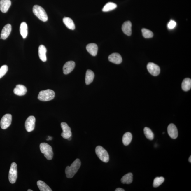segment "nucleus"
<instances>
[{"mask_svg":"<svg viewBox=\"0 0 191 191\" xmlns=\"http://www.w3.org/2000/svg\"><path fill=\"white\" fill-rule=\"evenodd\" d=\"M81 165V162L80 159H76L70 167L68 166L66 167L65 170L66 177L68 178H72L78 172Z\"/></svg>","mask_w":191,"mask_h":191,"instance_id":"f257e3e1","label":"nucleus"},{"mask_svg":"<svg viewBox=\"0 0 191 191\" xmlns=\"http://www.w3.org/2000/svg\"><path fill=\"white\" fill-rule=\"evenodd\" d=\"M55 96V93L50 89L41 91L38 94V98L42 101H48L52 100Z\"/></svg>","mask_w":191,"mask_h":191,"instance_id":"f03ea898","label":"nucleus"},{"mask_svg":"<svg viewBox=\"0 0 191 191\" xmlns=\"http://www.w3.org/2000/svg\"><path fill=\"white\" fill-rule=\"evenodd\" d=\"M33 12L38 19L43 22L48 21V17L45 10L38 5H35L33 7Z\"/></svg>","mask_w":191,"mask_h":191,"instance_id":"7ed1b4c3","label":"nucleus"},{"mask_svg":"<svg viewBox=\"0 0 191 191\" xmlns=\"http://www.w3.org/2000/svg\"><path fill=\"white\" fill-rule=\"evenodd\" d=\"M41 152L44 154V156L48 160L52 159L53 153L52 148L50 145L45 143H42L40 145Z\"/></svg>","mask_w":191,"mask_h":191,"instance_id":"20e7f679","label":"nucleus"},{"mask_svg":"<svg viewBox=\"0 0 191 191\" xmlns=\"http://www.w3.org/2000/svg\"><path fill=\"white\" fill-rule=\"evenodd\" d=\"M95 152L96 155L103 162L107 163L109 160V155L106 150L101 146L96 147Z\"/></svg>","mask_w":191,"mask_h":191,"instance_id":"39448f33","label":"nucleus"},{"mask_svg":"<svg viewBox=\"0 0 191 191\" xmlns=\"http://www.w3.org/2000/svg\"><path fill=\"white\" fill-rule=\"evenodd\" d=\"M17 178V164L15 162H13L11 164L10 169L9 179V182L11 184H14L16 182Z\"/></svg>","mask_w":191,"mask_h":191,"instance_id":"423d86ee","label":"nucleus"},{"mask_svg":"<svg viewBox=\"0 0 191 191\" xmlns=\"http://www.w3.org/2000/svg\"><path fill=\"white\" fill-rule=\"evenodd\" d=\"M12 122V115L10 114H6L3 116L1 121V128L6 129L9 127Z\"/></svg>","mask_w":191,"mask_h":191,"instance_id":"0eeeda50","label":"nucleus"},{"mask_svg":"<svg viewBox=\"0 0 191 191\" xmlns=\"http://www.w3.org/2000/svg\"><path fill=\"white\" fill-rule=\"evenodd\" d=\"M61 127L63 130L61 135L63 138L64 139H68L70 137H72V133L71 128L66 123H61Z\"/></svg>","mask_w":191,"mask_h":191,"instance_id":"6e6552de","label":"nucleus"},{"mask_svg":"<svg viewBox=\"0 0 191 191\" xmlns=\"http://www.w3.org/2000/svg\"><path fill=\"white\" fill-rule=\"evenodd\" d=\"M147 69L149 73L153 76H157L160 74V67L157 64L153 63H149L147 64Z\"/></svg>","mask_w":191,"mask_h":191,"instance_id":"1a4fd4ad","label":"nucleus"},{"mask_svg":"<svg viewBox=\"0 0 191 191\" xmlns=\"http://www.w3.org/2000/svg\"><path fill=\"white\" fill-rule=\"evenodd\" d=\"M36 118L33 116H29L25 122L26 130L28 132H31L34 130L35 126Z\"/></svg>","mask_w":191,"mask_h":191,"instance_id":"9d476101","label":"nucleus"},{"mask_svg":"<svg viewBox=\"0 0 191 191\" xmlns=\"http://www.w3.org/2000/svg\"><path fill=\"white\" fill-rule=\"evenodd\" d=\"M167 132L169 136L172 139H176L178 136V131L176 126L173 124L169 125L167 128Z\"/></svg>","mask_w":191,"mask_h":191,"instance_id":"9b49d317","label":"nucleus"},{"mask_svg":"<svg viewBox=\"0 0 191 191\" xmlns=\"http://www.w3.org/2000/svg\"><path fill=\"white\" fill-rule=\"evenodd\" d=\"M75 63L73 61H68L63 67V72L64 74H68L72 72L75 67Z\"/></svg>","mask_w":191,"mask_h":191,"instance_id":"f8f14e48","label":"nucleus"},{"mask_svg":"<svg viewBox=\"0 0 191 191\" xmlns=\"http://www.w3.org/2000/svg\"><path fill=\"white\" fill-rule=\"evenodd\" d=\"M108 59L110 62L116 64H120L122 62V56L118 53H114L109 56Z\"/></svg>","mask_w":191,"mask_h":191,"instance_id":"ddd939ff","label":"nucleus"},{"mask_svg":"<svg viewBox=\"0 0 191 191\" xmlns=\"http://www.w3.org/2000/svg\"><path fill=\"white\" fill-rule=\"evenodd\" d=\"M12 29L11 26L10 24H6L2 29L1 34V39H7Z\"/></svg>","mask_w":191,"mask_h":191,"instance_id":"4468645a","label":"nucleus"},{"mask_svg":"<svg viewBox=\"0 0 191 191\" xmlns=\"http://www.w3.org/2000/svg\"><path fill=\"white\" fill-rule=\"evenodd\" d=\"M122 30L124 34L130 36L132 34V24L131 22H125L122 26Z\"/></svg>","mask_w":191,"mask_h":191,"instance_id":"2eb2a0df","label":"nucleus"},{"mask_svg":"<svg viewBox=\"0 0 191 191\" xmlns=\"http://www.w3.org/2000/svg\"><path fill=\"white\" fill-rule=\"evenodd\" d=\"M27 92V89L26 87L22 85H17L14 90V93L19 96L24 95Z\"/></svg>","mask_w":191,"mask_h":191,"instance_id":"dca6fc26","label":"nucleus"},{"mask_svg":"<svg viewBox=\"0 0 191 191\" xmlns=\"http://www.w3.org/2000/svg\"><path fill=\"white\" fill-rule=\"evenodd\" d=\"M11 5L10 0H1L0 1V10L1 12L6 13L7 12Z\"/></svg>","mask_w":191,"mask_h":191,"instance_id":"f3484780","label":"nucleus"},{"mask_svg":"<svg viewBox=\"0 0 191 191\" xmlns=\"http://www.w3.org/2000/svg\"><path fill=\"white\" fill-rule=\"evenodd\" d=\"M47 50L44 45H40L38 49V55H39L40 59L43 62H46L47 60L46 53Z\"/></svg>","mask_w":191,"mask_h":191,"instance_id":"a211bd4d","label":"nucleus"},{"mask_svg":"<svg viewBox=\"0 0 191 191\" xmlns=\"http://www.w3.org/2000/svg\"><path fill=\"white\" fill-rule=\"evenodd\" d=\"M86 50L91 55L95 56L97 55L98 48L97 44L94 43H90L86 46Z\"/></svg>","mask_w":191,"mask_h":191,"instance_id":"6ab92c4d","label":"nucleus"},{"mask_svg":"<svg viewBox=\"0 0 191 191\" xmlns=\"http://www.w3.org/2000/svg\"><path fill=\"white\" fill-rule=\"evenodd\" d=\"M20 31L23 38L25 39L28 35V26L26 22L21 23L20 26Z\"/></svg>","mask_w":191,"mask_h":191,"instance_id":"aec40b11","label":"nucleus"},{"mask_svg":"<svg viewBox=\"0 0 191 191\" xmlns=\"http://www.w3.org/2000/svg\"><path fill=\"white\" fill-rule=\"evenodd\" d=\"M132 135L130 132L125 133L123 136L122 141L125 146L129 145L131 143L132 140Z\"/></svg>","mask_w":191,"mask_h":191,"instance_id":"412c9836","label":"nucleus"},{"mask_svg":"<svg viewBox=\"0 0 191 191\" xmlns=\"http://www.w3.org/2000/svg\"><path fill=\"white\" fill-rule=\"evenodd\" d=\"M94 74L93 71L91 70H87L86 71L85 76V83L86 85L91 83L94 80Z\"/></svg>","mask_w":191,"mask_h":191,"instance_id":"4be33fe9","label":"nucleus"},{"mask_svg":"<svg viewBox=\"0 0 191 191\" xmlns=\"http://www.w3.org/2000/svg\"><path fill=\"white\" fill-rule=\"evenodd\" d=\"M63 22L66 26L69 29L74 30L75 29V26L73 21L71 18L68 17L63 19Z\"/></svg>","mask_w":191,"mask_h":191,"instance_id":"5701e85b","label":"nucleus"},{"mask_svg":"<svg viewBox=\"0 0 191 191\" xmlns=\"http://www.w3.org/2000/svg\"><path fill=\"white\" fill-rule=\"evenodd\" d=\"M121 182L123 184H130L132 182L133 174L132 173H129L122 177L121 179Z\"/></svg>","mask_w":191,"mask_h":191,"instance_id":"b1692460","label":"nucleus"},{"mask_svg":"<svg viewBox=\"0 0 191 191\" xmlns=\"http://www.w3.org/2000/svg\"><path fill=\"white\" fill-rule=\"evenodd\" d=\"M182 88L184 91H188L191 89V80L189 78H186L183 80L182 83Z\"/></svg>","mask_w":191,"mask_h":191,"instance_id":"393cba45","label":"nucleus"},{"mask_svg":"<svg viewBox=\"0 0 191 191\" xmlns=\"http://www.w3.org/2000/svg\"><path fill=\"white\" fill-rule=\"evenodd\" d=\"M38 188L41 191H52L49 186L42 181H38L37 182Z\"/></svg>","mask_w":191,"mask_h":191,"instance_id":"a878e982","label":"nucleus"},{"mask_svg":"<svg viewBox=\"0 0 191 191\" xmlns=\"http://www.w3.org/2000/svg\"><path fill=\"white\" fill-rule=\"evenodd\" d=\"M117 7V4L112 2H109L106 4L103 8L102 11L104 12H108L113 10Z\"/></svg>","mask_w":191,"mask_h":191,"instance_id":"bb28decb","label":"nucleus"},{"mask_svg":"<svg viewBox=\"0 0 191 191\" xmlns=\"http://www.w3.org/2000/svg\"><path fill=\"white\" fill-rule=\"evenodd\" d=\"M144 134L147 138L150 140L154 139V134L150 129L147 127H145L144 129Z\"/></svg>","mask_w":191,"mask_h":191,"instance_id":"cd10ccee","label":"nucleus"},{"mask_svg":"<svg viewBox=\"0 0 191 191\" xmlns=\"http://www.w3.org/2000/svg\"><path fill=\"white\" fill-rule=\"evenodd\" d=\"M165 181V178L163 177H157L154 179L153 186L155 188L157 187L160 185Z\"/></svg>","mask_w":191,"mask_h":191,"instance_id":"c85d7f7f","label":"nucleus"},{"mask_svg":"<svg viewBox=\"0 0 191 191\" xmlns=\"http://www.w3.org/2000/svg\"><path fill=\"white\" fill-rule=\"evenodd\" d=\"M142 34L143 37L146 38H150L153 37V34L152 31L146 29H143L142 30Z\"/></svg>","mask_w":191,"mask_h":191,"instance_id":"c756f323","label":"nucleus"},{"mask_svg":"<svg viewBox=\"0 0 191 191\" xmlns=\"http://www.w3.org/2000/svg\"><path fill=\"white\" fill-rule=\"evenodd\" d=\"M8 71V67L7 65H4L0 68V79L2 78L6 74Z\"/></svg>","mask_w":191,"mask_h":191,"instance_id":"7c9ffc66","label":"nucleus"},{"mask_svg":"<svg viewBox=\"0 0 191 191\" xmlns=\"http://www.w3.org/2000/svg\"><path fill=\"white\" fill-rule=\"evenodd\" d=\"M176 25V23L175 21L173 20H171L168 24V27L169 29H172L175 27Z\"/></svg>","mask_w":191,"mask_h":191,"instance_id":"2f4dec72","label":"nucleus"},{"mask_svg":"<svg viewBox=\"0 0 191 191\" xmlns=\"http://www.w3.org/2000/svg\"><path fill=\"white\" fill-rule=\"evenodd\" d=\"M115 191H124L125 190H124V189H123L122 188H117V189H116L115 190Z\"/></svg>","mask_w":191,"mask_h":191,"instance_id":"473e14b6","label":"nucleus"},{"mask_svg":"<svg viewBox=\"0 0 191 191\" xmlns=\"http://www.w3.org/2000/svg\"><path fill=\"white\" fill-rule=\"evenodd\" d=\"M52 139V137H50V136H48V139H47V140H51Z\"/></svg>","mask_w":191,"mask_h":191,"instance_id":"72a5a7b5","label":"nucleus"},{"mask_svg":"<svg viewBox=\"0 0 191 191\" xmlns=\"http://www.w3.org/2000/svg\"><path fill=\"white\" fill-rule=\"evenodd\" d=\"M189 162L190 163L191 162V156H190V157H189Z\"/></svg>","mask_w":191,"mask_h":191,"instance_id":"f704fd0d","label":"nucleus"},{"mask_svg":"<svg viewBox=\"0 0 191 191\" xmlns=\"http://www.w3.org/2000/svg\"><path fill=\"white\" fill-rule=\"evenodd\" d=\"M71 139H72V138H71V137L69 138L68 139L70 141L71 140Z\"/></svg>","mask_w":191,"mask_h":191,"instance_id":"c9c22d12","label":"nucleus"},{"mask_svg":"<svg viewBox=\"0 0 191 191\" xmlns=\"http://www.w3.org/2000/svg\"><path fill=\"white\" fill-rule=\"evenodd\" d=\"M28 191H33L32 190H31V189H29V190H28Z\"/></svg>","mask_w":191,"mask_h":191,"instance_id":"e433bc0d","label":"nucleus"},{"mask_svg":"<svg viewBox=\"0 0 191 191\" xmlns=\"http://www.w3.org/2000/svg\"><path fill=\"white\" fill-rule=\"evenodd\" d=\"M165 134V132H163V134Z\"/></svg>","mask_w":191,"mask_h":191,"instance_id":"4c0bfd02","label":"nucleus"}]
</instances>
